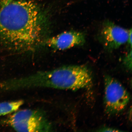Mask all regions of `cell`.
<instances>
[{
  "instance_id": "3957f363",
  "label": "cell",
  "mask_w": 132,
  "mask_h": 132,
  "mask_svg": "<svg viewBox=\"0 0 132 132\" xmlns=\"http://www.w3.org/2000/svg\"><path fill=\"white\" fill-rule=\"evenodd\" d=\"M8 122L18 132H46L52 130L44 113L39 110H20L11 116Z\"/></svg>"
},
{
  "instance_id": "52a82bcc",
  "label": "cell",
  "mask_w": 132,
  "mask_h": 132,
  "mask_svg": "<svg viewBox=\"0 0 132 132\" xmlns=\"http://www.w3.org/2000/svg\"><path fill=\"white\" fill-rule=\"evenodd\" d=\"M23 103L24 101L22 100L0 103V116L16 111Z\"/></svg>"
},
{
  "instance_id": "6da1fadb",
  "label": "cell",
  "mask_w": 132,
  "mask_h": 132,
  "mask_svg": "<svg viewBox=\"0 0 132 132\" xmlns=\"http://www.w3.org/2000/svg\"><path fill=\"white\" fill-rule=\"evenodd\" d=\"M45 20L40 8L34 2L12 1L0 8V43L17 51L34 47L42 39Z\"/></svg>"
},
{
  "instance_id": "8992f818",
  "label": "cell",
  "mask_w": 132,
  "mask_h": 132,
  "mask_svg": "<svg viewBox=\"0 0 132 132\" xmlns=\"http://www.w3.org/2000/svg\"><path fill=\"white\" fill-rule=\"evenodd\" d=\"M85 38L83 33L71 31L61 33L46 41L49 47L59 50H65L85 44Z\"/></svg>"
},
{
  "instance_id": "ba28073f",
  "label": "cell",
  "mask_w": 132,
  "mask_h": 132,
  "mask_svg": "<svg viewBox=\"0 0 132 132\" xmlns=\"http://www.w3.org/2000/svg\"><path fill=\"white\" fill-rule=\"evenodd\" d=\"M124 60V63L129 70H131L132 66V51L131 50L130 52L125 57Z\"/></svg>"
},
{
  "instance_id": "277c9868",
  "label": "cell",
  "mask_w": 132,
  "mask_h": 132,
  "mask_svg": "<svg viewBox=\"0 0 132 132\" xmlns=\"http://www.w3.org/2000/svg\"><path fill=\"white\" fill-rule=\"evenodd\" d=\"M104 83L105 110L110 114L119 113L127 105L129 94L120 82L110 76H105Z\"/></svg>"
},
{
  "instance_id": "5b68a950",
  "label": "cell",
  "mask_w": 132,
  "mask_h": 132,
  "mask_svg": "<svg viewBox=\"0 0 132 132\" xmlns=\"http://www.w3.org/2000/svg\"><path fill=\"white\" fill-rule=\"evenodd\" d=\"M130 32L107 21L104 23L101 31V40L105 48L113 50L128 42Z\"/></svg>"
},
{
  "instance_id": "9c48e42d",
  "label": "cell",
  "mask_w": 132,
  "mask_h": 132,
  "mask_svg": "<svg viewBox=\"0 0 132 132\" xmlns=\"http://www.w3.org/2000/svg\"><path fill=\"white\" fill-rule=\"evenodd\" d=\"M13 1V0H0V7H4Z\"/></svg>"
},
{
  "instance_id": "30bf717a",
  "label": "cell",
  "mask_w": 132,
  "mask_h": 132,
  "mask_svg": "<svg viewBox=\"0 0 132 132\" xmlns=\"http://www.w3.org/2000/svg\"><path fill=\"white\" fill-rule=\"evenodd\" d=\"M102 131H109V132H114V131H119L114 129L109 128H104L102 129Z\"/></svg>"
},
{
  "instance_id": "7a4b0ae2",
  "label": "cell",
  "mask_w": 132,
  "mask_h": 132,
  "mask_svg": "<svg viewBox=\"0 0 132 132\" xmlns=\"http://www.w3.org/2000/svg\"><path fill=\"white\" fill-rule=\"evenodd\" d=\"M28 81L32 88L48 87L75 90L90 86L92 77L85 66L73 65L38 72L29 76Z\"/></svg>"
}]
</instances>
